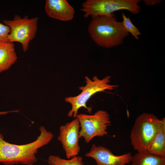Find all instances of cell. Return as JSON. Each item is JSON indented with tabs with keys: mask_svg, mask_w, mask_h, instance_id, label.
Listing matches in <instances>:
<instances>
[{
	"mask_svg": "<svg viewBox=\"0 0 165 165\" xmlns=\"http://www.w3.org/2000/svg\"><path fill=\"white\" fill-rule=\"evenodd\" d=\"M84 78L86 85L79 87L81 92L77 96L67 97L64 99L65 102L68 103L72 105L71 109L67 115L69 117H73L74 118H76L79 109L82 107L84 108L90 113L92 108L87 107L86 103L92 95L97 93L106 90H113L118 87L117 85L109 84L111 78L109 75L101 79L96 76H94L92 79L87 76H85Z\"/></svg>",
	"mask_w": 165,
	"mask_h": 165,
	"instance_id": "obj_3",
	"label": "cell"
},
{
	"mask_svg": "<svg viewBox=\"0 0 165 165\" xmlns=\"http://www.w3.org/2000/svg\"><path fill=\"white\" fill-rule=\"evenodd\" d=\"M145 4L148 6H153L160 3L162 1L161 0H144Z\"/></svg>",
	"mask_w": 165,
	"mask_h": 165,
	"instance_id": "obj_17",
	"label": "cell"
},
{
	"mask_svg": "<svg viewBox=\"0 0 165 165\" xmlns=\"http://www.w3.org/2000/svg\"><path fill=\"white\" fill-rule=\"evenodd\" d=\"M18 112L19 110H18L6 112H0V115H5L9 112Z\"/></svg>",
	"mask_w": 165,
	"mask_h": 165,
	"instance_id": "obj_18",
	"label": "cell"
},
{
	"mask_svg": "<svg viewBox=\"0 0 165 165\" xmlns=\"http://www.w3.org/2000/svg\"><path fill=\"white\" fill-rule=\"evenodd\" d=\"M47 162L49 165H84L81 156H75L69 159H65L59 156L50 155Z\"/></svg>",
	"mask_w": 165,
	"mask_h": 165,
	"instance_id": "obj_14",
	"label": "cell"
},
{
	"mask_svg": "<svg viewBox=\"0 0 165 165\" xmlns=\"http://www.w3.org/2000/svg\"><path fill=\"white\" fill-rule=\"evenodd\" d=\"M149 153L165 158V118L160 119L157 131L148 148Z\"/></svg>",
	"mask_w": 165,
	"mask_h": 165,
	"instance_id": "obj_11",
	"label": "cell"
},
{
	"mask_svg": "<svg viewBox=\"0 0 165 165\" xmlns=\"http://www.w3.org/2000/svg\"><path fill=\"white\" fill-rule=\"evenodd\" d=\"M76 118L81 127L79 138H83L86 143H89L95 137H102L108 134L107 130L111 121L110 116L106 111L99 110L90 115L78 114Z\"/></svg>",
	"mask_w": 165,
	"mask_h": 165,
	"instance_id": "obj_7",
	"label": "cell"
},
{
	"mask_svg": "<svg viewBox=\"0 0 165 165\" xmlns=\"http://www.w3.org/2000/svg\"><path fill=\"white\" fill-rule=\"evenodd\" d=\"M140 0H87L81 9L84 18L106 15L119 10L125 9L137 14L140 11Z\"/></svg>",
	"mask_w": 165,
	"mask_h": 165,
	"instance_id": "obj_5",
	"label": "cell"
},
{
	"mask_svg": "<svg viewBox=\"0 0 165 165\" xmlns=\"http://www.w3.org/2000/svg\"><path fill=\"white\" fill-rule=\"evenodd\" d=\"M123 25L127 32H130L136 40L139 39V36L141 35L139 30L132 23L129 17H127L124 13H122Z\"/></svg>",
	"mask_w": 165,
	"mask_h": 165,
	"instance_id": "obj_15",
	"label": "cell"
},
{
	"mask_svg": "<svg viewBox=\"0 0 165 165\" xmlns=\"http://www.w3.org/2000/svg\"><path fill=\"white\" fill-rule=\"evenodd\" d=\"M130 165H165V158L158 156L148 151L138 152L132 156Z\"/></svg>",
	"mask_w": 165,
	"mask_h": 165,
	"instance_id": "obj_13",
	"label": "cell"
},
{
	"mask_svg": "<svg viewBox=\"0 0 165 165\" xmlns=\"http://www.w3.org/2000/svg\"><path fill=\"white\" fill-rule=\"evenodd\" d=\"M80 124L77 118L60 127L57 140L61 144L68 159L77 156L80 151Z\"/></svg>",
	"mask_w": 165,
	"mask_h": 165,
	"instance_id": "obj_8",
	"label": "cell"
},
{
	"mask_svg": "<svg viewBox=\"0 0 165 165\" xmlns=\"http://www.w3.org/2000/svg\"><path fill=\"white\" fill-rule=\"evenodd\" d=\"M160 120L154 115L147 113H143L137 118L130 136L131 144L134 150L138 152L147 151Z\"/></svg>",
	"mask_w": 165,
	"mask_h": 165,
	"instance_id": "obj_4",
	"label": "cell"
},
{
	"mask_svg": "<svg viewBox=\"0 0 165 165\" xmlns=\"http://www.w3.org/2000/svg\"><path fill=\"white\" fill-rule=\"evenodd\" d=\"M92 18L88 32L94 42L100 46L110 48L120 45L129 35L122 22L117 21L114 13Z\"/></svg>",
	"mask_w": 165,
	"mask_h": 165,
	"instance_id": "obj_2",
	"label": "cell"
},
{
	"mask_svg": "<svg viewBox=\"0 0 165 165\" xmlns=\"http://www.w3.org/2000/svg\"><path fill=\"white\" fill-rule=\"evenodd\" d=\"M45 11L50 17L63 21L73 19L75 10L66 0H46Z\"/></svg>",
	"mask_w": 165,
	"mask_h": 165,
	"instance_id": "obj_10",
	"label": "cell"
},
{
	"mask_svg": "<svg viewBox=\"0 0 165 165\" xmlns=\"http://www.w3.org/2000/svg\"><path fill=\"white\" fill-rule=\"evenodd\" d=\"M40 134L36 139L31 143L17 145L10 143L5 141L0 133V163L6 165L20 163L33 165L37 159L35 154L38 149L48 144L54 135L42 126L39 127Z\"/></svg>",
	"mask_w": 165,
	"mask_h": 165,
	"instance_id": "obj_1",
	"label": "cell"
},
{
	"mask_svg": "<svg viewBox=\"0 0 165 165\" xmlns=\"http://www.w3.org/2000/svg\"></svg>",
	"mask_w": 165,
	"mask_h": 165,
	"instance_id": "obj_19",
	"label": "cell"
},
{
	"mask_svg": "<svg viewBox=\"0 0 165 165\" xmlns=\"http://www.w3.org/2000/svg\"><path fill=\"white\" fill-rule=\"evenodd\" d=\"M10 31L9 27L0 23V42L8 41V38Z\"/></svg>",
	"mask_w": 165,
	"mask_h": 165,
	"instance_id": "obj_16",
	"label": "cell"
},
{
	"mask_svg": "<svg viewBox=\"0 0 165 165\" xmlns=\"http://www.w3.org/2000/svg\"><path fill=\"white\" fill-rule=\"evenodd\" d=\"M38 20V17L29 18L26 15L22 18L18 15H16L13 20H4L3 24L9 27L10 29L8 41L20 43L23 51H27L30 42L35 36Z\"/></svg>",
	"mask_w": 165,
	"mask_h": 165,
	"instance_id": "obj_6",
	"label": "cell"
},
{
	"mask_svg": "<svg viewBox=\"0 0 165 165\" xmlns=\"http://www.w3.org/2000/svg\"><path fill=\"white\" fill-rule=\"evenodd\" d=\"M17 58L13 42H0V72L9 69Z\"/></svg>",
	"mask_w": 165,
	"mask_h": 165,
	"instance_id": "obj_12",
	"label": "cell"
},
{
	"mask_svg": "<svg viewBox=\"0 0 165 165\" xmlns=\"http://www.w3.org/2000/svg\"><path fill=\"white\" fill-rule=\"evenodd\" d=\"M85 156L93 158L97 165H125L131 163L132 156L130 152L115 155L108 148L95 144L92 145Z\"/></svg>",
	"mask_w": 165,
	"mask_h": 165,
	"instance_id": "obj_9",
	"label": "cell"
}]
</instances>
